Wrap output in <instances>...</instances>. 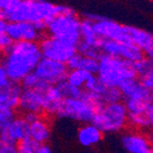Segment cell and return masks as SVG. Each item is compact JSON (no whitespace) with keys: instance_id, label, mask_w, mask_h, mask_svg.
Masks as SVG:
<instances>
[{"instance_id":"obj_12","label":"cell","mask_w":153,"mask_h":153,"mask_svg":"<svg viewBox=\"0 0 153 153\" xmlns=\"http://www.w3.org/2000/svg\"><path fill=\"white\" fill-rule=\"evenodd\" d=\"M0 135L4 146L17 147L22 141L29 138V124L24 116H16L8 128L0 133Z\"/></svg>"},{"instance_id":"obj_28","label":"cell","mask_w":153,"mask_h":153,"mask_svg":"<svg viewBox=\"0 0 153 153\" xmlns=\"http://www.w3.org/2000/svg\"><path fill=\"white\" fill-rule=\"evenodd\" d=\"M128 114H146L149 105L136 100H123Z\"/></svg>"},{"instance_id":"obj_24","label":"cell","mask_w":153,"mask_h":153,"mask_svg":"<svg viewBox=\"0 0 153 153\" xmlns=\"http://www.w3.org/2000/svg\"><path fill=\"white\" fill-rule=\"evenodd\" d=\"M91 75L92 74H89L88 72L84 71V70H72V71H69L65 80L72 86L84 90L86 82H88V79L90 78Z\"/></svg>"},{"instance_id":"obj_37","label":"cell","mask_w":153,"mask_h":153,"mask_svg":"<svg viewBox=\"0 0 153 153\" xmlns=\"http://www.w3.org/2000/svg\"><path fill=\"white\" fill-rule=\"evenodd\" d=\"M2 68V54L0 53V69Z\"/></svg>"},{"instance_id":"obj_4","label":"cell","mask_w":153,"mask_h":153,"mask_svg":"<svg viewBox=\"0 0 153 153\" xmlns=\"http://www.w3.org/2000/svg\"><path fill=\"white\" fill-rule=\"evenodd\" d=\"M102 106V103H100L92 93L82 90L80 97L64 99L58 117L71 119L82 124L91 123L97 111Z\"/></svg>"},{"instance_id":"obj_39","label":"cell","mask_w":153,"mask_h":153,"mask_svg":"<svg viewBox=\"0 0 153 153\" xmlns=\"http://www.w3.org/2000/svg\"><path fill=\"white\" fill-rule=\"evenodd\" d=\"M152 93H153V89H152Z\"/></svg>"},{"instance_id":"obj_14","label":"cell","mask_w":153,"mask_h":153,"mask_svg":"<svg viewBox=\"0 0 153 153\" xmlns=\"http://www.w3.org/2000/svg\"><path fill=\"white\" fill-rule=\"evenodd\" d=\"M121 143L128 153H150L152 150L149 134L139 131H128L121 137Z\"/></svg>"},{"instance_id":"obj_15","label":"cell","mask_w":153,"mask_h":153,"mask_svg":"<svg viewBox=\"0 0 153 153\" xmlns=\"http://www.w3.org/2000/svg\"><path fill=\"white\" fill-rule=\"evenodd\" d=\"M119 89L123 95V100H136L148 105L153 103L152 91L143 86L137 78L126 80L119 87Z\"/></svg>"},{"instance_id":"obj_32","label":"cell","mask_w":153,"mask_h":153,"mask_svg":"<svg viewBox=\"0 0 153 153\" xmlns=\"http://www.w3.org/2000/svg\"><path fill=\"white\" fill-rule=\"evenodd\" d=\"M0 153H17V147H12V146H4Z\"/></svg>"},{"instance_id":"obj_1","label":"cell","mask_w":153,"mask_h":153,"mask_svg":"<svg viewBox=\"0 0 153 153\" xmlns=\"http://www.w3.org/2000/svg\"><path fill=\"white\" fill-rule=\"evenodd\" d=\"M59 15V4L43 0H0V17L8 23L27 22L46 31L47 24Z\"/></svg>"},{"instance_id":"obj_35","label":"cell","mask_w":153,"mask_h":153,"mask_svg":"<svg viewBox=\"0 0 153 153\" xmlns=\"http://www.w3.org/2000/svg\"><path fill=\"white\" fill-rule=\"evenodd\" d=\"M148 134H149V138H150L151 145H152V149H153V131H150Z\"/></svg>"},{"instance_id":"obj_17","label":"cell","mask_w":153,"mask_h":153,"mask_svg":"<svg viewBox=\"0 0 153 153\" xmlns=\"http://www.w3.org/2000/svg\"><path fill=\"white\" fill-rule=\"evenodd\" d=\"M22 90L23 88L21 84H16L11 80L0 85V109L14 111L18 108Z\"/></svg>"},{"instance_id":"obj_25","label":"cell","mask_w":153,"mask_h":153,"mask_svg":"<svg viewBox=\"0 0 153 153\" xmlns=\"http://www.w3.org/2000/svg\"><path fill=\"white\" fill-rule=\"evenodd\" d=\"M12 44V40L8 36V22L0 17V53L3 54Z\"/></svg>"},{"instance_id":"obj_38","label":"cell","mask_w":153,"mask_h":153,"mask_svg":"<svg viewBox=\"0 0 153 153\" xmlns=\"http://www.w3.org/2000/svg\"><path fill=\"white\" fill-rule=\"evenodd\" d=\"M150 153H153V149H152V150H151V152Z\"/></svg>"},{"instance_id":"obj_20","label":"cell","mask_w":153,"mask_h":153,"mask_svg":"<svg viewBox=\"0 0 153 153\" xmlns=\"http://www.w3.org/2000/svg\"><path fill=\"white\" fill-rule=\"evenodd\" d=\"M103 139V133L93 123L82 124L77 131V140L84 147L97 146Z\"/></svg>"},{"instance_id":"obj_30","label":"cell","mask_w":153,"mask_h":153,"mask_svg":"<svg viewBox=\"0 0 153 153\" xmlns=\"http://www.w3.org/2000/svg\"><path fill=\"white\" fill-rule=\"evenodd\" d=\"M40 145L32 141L30 138L22 141L17 146V153H36Z\"/></svg>"},{"instance_id":"obj_2","label":"cell","mask_w":153,"mask_h":153,"mask_svg":"<svg viewBox=\"0 0 153 153\" xmlns=\"http://www.w3.org/2000/svg\"><path fill=\"white\" fill-rule=\"evenodd\" d=\"M38 42H15L2 54V69L11 82L21 84L42 60Z\"/></svg>"},{"instance_id":"obj_33","label":"cell","mask_w":153,"mask_h":153,"mask_svg":"<svg viewBox=\"0 0 153 153\" xmlns=\"http://www.w3.org/2000/svg\"><path fill=\"white\" fill-rule=\"evenodd\" d=\"M36 153H53V151H51V147L48 145H42L39 147Z\"/></svg>"},{"instance_id":"obj_23","label":"cell","mask_w":153,"mask_h":153,"mask_svg":"<svg viewBox=\"0 0 153 153\" xmlns=\"http://www.w3.org/2000/svg\"><path fill=\"white\" fill-rule=\"evenodd\" d=\"M128 124L134 131L147 133V131L151 130L150 122L146 114H128Z\"/></svg>"},{"instance_id":"obj_22","label":"cell","mask_w":153,"mask_h":153,"mask_svg":"<svg viewBox=\"0 0 153 153\" xmlns=\"http://www.w3.org/2000/svg\"><path fill=\"white\" fill-rule=\"evenodd\" d=\"M80 42L88 45L94 46L101 49V46L103 44V40L97 36L95 33L93 23L90 19L85 17L82 19V26H80Z\"/></svg>"},{"instance_id":"obj_13","label":"cell","mask_w":153,"mask_h":153,"mask_svg":"<svg viewBox=\"0 0 153 153\" xmlns=\"http://www.w3.org/2000/svg\"><path fill=\"white\" fill-rule=\"evenodd\" d=\"M24 118L29 124V138L38 145H46L51 138V124L42 115L28 114Z\"/></svg>"},{"instance_id":"obj_7","label":"cell","mask_w":153,"mask_h":153,"mask_svg":"<svg viewBox=\"0 0 153 153\" xmlns=\"http://www.w3.org/2000/svg\"><path fill=\"white\" fill-rule=\"evenodd\" d=\"M85 17L93 23L95 33L103 41H115L121 43L130 42L128 29L125 25L95 14H86Z\"/></svg>"},{"instance_id":"obj_11","label":"cell","mask_w":153,"mask_h":153,"mask_svg":"<svg viewBox=\"0 0 153 153\" xmlns=\"http://www.w3.org/2000/svg\"><path fill=\"white\" fill-rule=\"evenodd\" d=\"M43 30L34 24L27 22L8 23V36L15 42H40L43 38Z\"/></svg>"},{"instance_id":"obj_8","label":"cell","mask_w":153,"mask_h":153,"mask_svg":"<svg viewBox=\"0 0 153 153\" xmlns=\"http://www.w3.org/2000/svg\"><path fill=\"white\" fill-rule=\"evenodd\" d=\"M39 44L43 58L61 62L64 64L68 63L70 59L77 53L76 45L66 43L49 36H44Z\"/></svg>"},{"instance_id":"obj_6","label":"cell","mask_w":153,"mask_h":153,"mask_svg":"<svg viewBox=\"0 0 153 153\" xmlns=\"http://www.w3.org/2000/svg\"><path fill=\"white\" fill-rule=\"evenodd\" d=\"M80 26L82 19L74 11L55 16L47 24L45 32L51 38L77 46L80 42Z\"/></svg>"},{"instance_id":"obj_5","label":"cell","mask_w":153,"mask_h":153,"mask_svg":"<svg viewBox=\"0 0 153 153\" xmlns=\"http://www.w3.org/2000/svg\"><path fill=\"white\" fill-rule=\"evenodd\" d=\"M128 110L123 102L103 105L95 114L92 123L102 133H120L128 126Z\"/></svg>"},{"instance_id":"obj_29","label":"cell","mask_w":153,"mask_h":153,"mask_svg":"<svg viewBox=\"0 0 153 153\" xmlns=\"http://www.w3.org/2000/svg\"><path fill=\"white\" fill-rule=\"evenodd\" d=\"M15 117V111L13 110L0 109V133L8 128Z\"/></svg>"},{"instance_id":"obj_19","label":"cell","mask_w":153,"mask_h":153,"mask_svg":"<svg viewBox=\"0 0 153 153\" xmlns=\"http://www.w3.org/2000/svg\"><path fill=\"white\" fill-rule=\"evenodd\" d=\"M41 91L43 112L47 116H58L64 101L58 86H48Z\"/></svg>"},{"instance_id":"obj_36","label":"cell","mask_w":153,"mask_h":153,"mask_svg":"<svg viewBox=\"0 0 153 153\" xmlns=\"http://www.w3.org/2000/svg\"><path fill=\"white\" fill-rule=\"evenodd\" d=\"M3 147H4V145H3L2 139H1V135H0V152H1V150L3 149Z\"/></svg>"},{"instance_id":"obj_27","label":"cell","mask_w":153,"mask_h":153,"mask_svg":"<svg viewBox=\"0 0 153 153\" xmlns=\"http://www.w3.org/2000/svg\"><path fill=\"white\" fill-rule=\"evenodd\" d=\"M58 88L64 99H77V97H82V89H78V88L72 86L66 80L59 84Z\"/></svg>"},{"instance_id":"obj_21","label":"cell","mask_w":153,"mask_h":153,"mask_svg":"<svg viewBox=\"0 0 153 153\" xmlns=\"http://www.w3.org/2000/svg\"><path fill=\"white\" fill-rule=\"evenodd\" d=\"M66 66H68L69 71H72V70H84V71L88 72L89 74L97 75V71H99V59L85 57L82 55L76 53L68 61Z\"/></svg>"},{"instance_id":"obj_3","label":"cell","mask_w":153,"mask_h":153,"mask_svg":"<svg viewBox=\"0 0 153 153\" xmlns=\"http://www.w3.org/2000/svg\"><path fill=\"white\" fill-rule=\"evenodd\" d=\"M99 80L107 87L119 88L126 80L137 78L134 63L102 55L99 59Z\"/></svg>"},{"instance_id":"obj_34","label":"cell","mask_w":153,"mask_h":153,"mask_svg":"<svg viewBox=\"0 0 153 153\" xmlns=\"http://www.w3.org/2000/svg\"><path fill=\"white\" fill-rule=\"evenodd\" d=\"M8 80H10V79H9V77L7 76V74H5L4 70L1 68V69H0V85L3 84V82H8Z\"/></svg>"},{"instance_id":"obj_31","label":"cell","mask_w":153,"mask_h":153,"mask_svg":"<svg viewBox=\"0 0 153 153\" xmlns=\"http://www.w3.org/2000/svg\"><path fill=\"white\" fill-rule=\"evenodd\" d=\"M146 115H147V117H148V119H149V122H150L151 131H153V103L149 105L148 109L146 111Z\"/></svg>"},{"instance_id":"obj_10","label":"cell","mask_w":153,"mask_h":153,"mask_svg":"<svg viewBox=\"0 0 153 153\" xmlns=\"http://www.w3.org/2000/svg\"><path fill=\"white\" fill-rule=\"evenodd\" d=\"M102 55L120 58L131 63H136L145 58L143 53L138 48L135 44L131 42H115V41H103L101 46Z\"/></svg>"},{"instance_id":"obj_26","label":"cell","mask_w":153,"mask_h":153,"mask_svg":"<svg viewBox=\"0 0 153 153\" xmlns=\"http://www.w3.org/2000/svg\"><path fill=\"white\" fill-rule=\"evenodd\" d=\"M21 86L23 89H30V90H43L46 87H48V86L44 85L39 79V77L34 74V72L29 74L28 76H26L23 79V82H21Z\"/></svg>"},{"instance_id":"obj_18","label":"cell","mask_w":153,"mask_h":153,"mask_svg":"<svg viewBox=\"0 0 153 153\" xmlns=\"http://www.w3.org/2000/svg\"><path fill=\"white\" fill-rule=\"evenodd\" d=\"M18 109L24 112V115L34 114L42 115L43 105H42V91L41 90L23 89L19 97Z\"/></svg>"},{"instance_id":"obj_16","label":"cell","mask_w":153,"mask_h":153,"mask_svg":"<svg viewBox=\"0 0 153 153\" xmlns=\"http://www.w3.org/2000/svg\"><path fill=\"white\" fill-rule=\"evenodd\" d=\"M130 42L135 44L146 58L153 60V33L135 26H126Z\"/></svg>"},{"instance_id":"obj_9","label":"cell","mask_w":153,"mask_h":153,"mask_svg":"<svg viewBox=\"0 0 153 153\" xmlns=\"http://www.w3.org/2000/svg\"><path fill=\"white\" fill-rule=\"evenodd\" d=\"M68 73L69 69L66 64L45 58H42L34 70V74L46 86H58L65 82Z\"/></svg>"}]
</instances>
